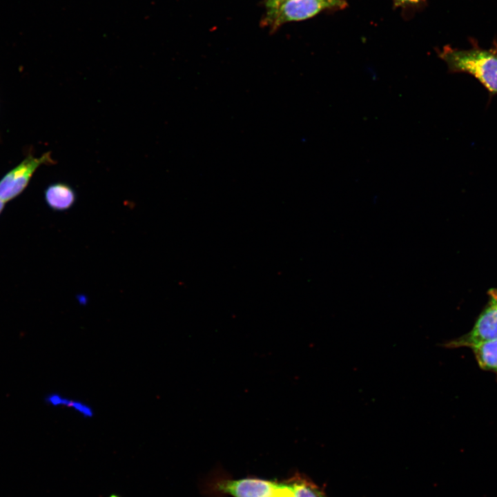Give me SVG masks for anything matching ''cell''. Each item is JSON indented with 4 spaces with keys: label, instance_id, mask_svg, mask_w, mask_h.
Wrapping results in <instances>:
<instances>
[{
    "label": "cell",
    "instance_id": "obj_1",
    "mask_svg": "<svg viewBox=\"0 0 497 497\" xmlns=\"http://www.w3.org/2000/svg\"><path fill=\"white\" fill-rule=\"evenodd\" d=\"M438 56L449 72H466L474 76L489 91L497 94V44L484 49L473 45L467 50L445 46Z\"/></svg>",
    "mask_w": 497,
    "mask_h": 497
},
{
    "label": "cell",
    "instance_id": "obj_2",
    "mask_svg": "<svg viewBox=\"0 0 497 497\" xmlns=\"http://www.w3.org/2000/svg\"><path fill=\"white\" fill-rule=\"evenodd\" d=\"M347 5L344 0H284L266 9L262 23L273 32L286 23L305 20L323 10L342 9Z\"/></svg>",
    "mask_w": 497,
    "mask_h": 497
},
{
    "label": "cell",
    "instance_id": "obj_3",
    "mask_svg": "<svg viewBox=\"0 0 497 497\" xmlns=\"http://www.w3.org/2000/svg\"><path fill=\"white\" fill-rule=\"evenodd\" d=\"M216 490L234 497H295L288 484L247 478L238 480L222 479L215 484Z\"/></svg>",
    "mask_w": 497,
    "mask_h": 497
},
{
    "label": "cell",
    "instance_id": "obj_4",
    "mask_svg": "<svg viewBox=\"0 0 497 497\" xmlns=\"http://www.w3.org/2000/svg\"><path fill=\"white\" fill-rule=\"evenodd\" d=\"M55 164L50 152H46L39 157L28 153L0 179V199L4 203L14 199L26 189L33 174L41 165Z\"/></svg>",
    "mask_w": 497,
    "mask_h": 497
},
{
    "label": "cell",
    "instance_id": "obj_5",
    "mask_svg": "<svg viewBox=\"0 0 497 497\" xmlns=\"http://www.w3.org/2000/svg\"><path fill=\"white\" fill-rule=\"evenodd\" d=\"M489 299L471 329L465 335L442 344L449 349L468 347L497 338V289L489 292Z\"/></svg>",
    "mask_w": 497,
    "mask_h": 497
},
{
    "label": "cell",
    "instance_id": "obj_6",
    "mask_svg": "<svg viewBox=\"0 0 497 497\" xmlns=\"http://www.w3.org/2000/svg\"><path fill=\"white\" fill-rule=\"evenodd\" d=\"M45 202L55 211L70 209L75 203L77 195L75 190L64 182L50 184L44 191Z\"/></svg>",
    "mask_w": 497,
    "mask_h": 497
},
{
    "label": "cell",
    "instance_id": "obj_7",
    "mask_svg": "<svg viewBox=\"0 0 497 497\" xmlns=\"http://www.w3.org/2000/svg\"><path fill=\"white\" fill-rule=\"evenodd\" d=\"M469 348L480 368L497 376V338L475 344Z\"/></svg>",
    "mask_w": 497,
    "mask_h": 497
},
{
    "label": "cell",
    "instance_id": "obj_8",
    "mask_svg": "<svg viewBox=\"0 0 497 497\" xmlns=\"http://www.w3.org/2000/svg\"><path fill=\"white\" fill-rule=\"evenodd\" d=\"M46 402L53 407L70 408L85 418H92L95 412L91 406L84 402L70 399L61 394L54 393L46 398Z\"/></svg>",
    "mask_w": 497,
    "mask_h": 497
},
{
    "label": "cell",
    "instance_id": "obj_9",
    "mask_svg": "<svg viewBox=\"0 0 497 497\" xmlns=\"http://www.w3.org/2000/svg\"><path fill=\"white\" fill-rule=\"evenodd\" d=\"M287 483L291 487L295 497H321L323 491L302 475L293 476Z\"/></svg>",
    "mask_w": 497,
    "mask_h": 497
},
{
    "label": "cell",
    "instance_id": "obj_10",
    "mask_svg": "<svg viewBox=\"0 0 497 497\" xmlns=\"http://www.w3.org/2000/svg\"><path fill=\"white\" fill-rule=\"evenodd\" d=\"M283 1L284 0H266L265 6L266 9H270L275 7L277 5H278Z\"/></svg>",
    "mask_w": 497,
    "mask_h": 497
},
{
    "label": "cell",
    "instance_id": "obj_11",
    "mask_svg": "<svg viewBox=\"0 0 497 497\" xmlns=\"http://www.w3.org/2000/svg\"><path fill=\"white\" fill-rule=\"evenodd\" d=\"M400 3H414L419 2L420 0H395Z\"/></svg>",
    "mask_w": 497,
    "mask_h": 497
},
{
    "label": "cell",
    "instance_id": "obj_12",
    "mask_svg": "<svg viewBox=\"0 0 497 497\" xmlns=\"http://www.w3.org/2000/svg\"><path fill=\"white\" fill-rule=\"evenodd\" d=\"M4 206H5V203L0 199V214L3 211Z\"/></svg>",
    "mask_w": 497,
    "mask_h": 497
},
{
    "label": "cell",
    "instance_id": "obj_13",
    "mask_svg": "<svg viewBox=\"0 0 497 497\" xmlns=\"http://www.w3.org/2000/svg\"><path fill=\"white\" fill-rule=\"evenodd\" d=\"M321 497H327V496H325L324 493L323 492Z\"/></svg>",
    "mask_w": 497,
    "mask_h": 497
},
{
    "label": "cell",
    "instance_id": "obj_14",
    "mask_svg": "<svg viewBox=\"0 0 497 497\" xmlns=\"http://www.w3.org/2000/svg\"><path fill=\"white\" fill-rule=\"evenodd\" d=\"M109 497H119V496H116V495H112V496H109Z\"/></svg>",
    "mask_w": 497,
    "mask_h": 497
}]
</instances>
